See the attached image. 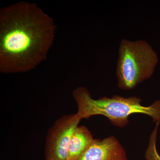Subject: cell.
Masks as SVG:
<instances>
[{"instance_id": "6da1fadb", "label": "cell", "mask_w": 160, "mask_h": 160, "mask_svg": "<svg viewBox=\"0 0 160 160\" xmlns=\"http://www.w3.org/2000/svg\"><path fill=\"white\" fill-rule=\"evenodd\" d=\"M56 27L36 4L18 2L0 10V72L30 71L47 58Z\"/></svg>"}, {"instance_id": "7a4b0ae2", "label": "cell", "mask_w": 160, "mask_h": 160, "mask_svg": "<svg viewBox=\"0 0 160 160\" xmlns=\"http://www.w3.org/2000/svg\"><path fill=\"white\" fill-rule=\"evenodd\" d=\"M72 95L78 107L77 113L82 119L101 115L114 126L124 127L128 125L132 114H142L151 118L155 123L160 124V100L145 106L142 104V99L138 97L114 95L111 98L104 97L94 99L89 90L83 86L77 87Z\"/></svg>"}, {"instance_id": "3957f363", "label": "cell", "mask_w": 160, "mask_h": 160, "mask_svg": "<svg viewBox=\"0 0 160 160\" xmlns=\"http://www.w3.org/2000/svg\"><path fill=\"white\" fill-rule=\"evenodd\" d=\"M158 61L157 55L146 41L133 42L123 39L119 45L117 65L119 88L131 90L151 78Z\"/></svg>"}, {"instance_id": "277c9868", "label": "cell", "mask_w": 160, "mask_h": 160, "mask_svg": "<svg viewBox=\"0 0 160 160\" xmlns=\"http://www.w3.org/2000/svg\"><path fill=\"white\" fill-rule=\"evenodd\" d=\"M77 113L64 115L48 131L45 149L46 160H67L70 138L82 120Z\"/></svg>"}, {"instance_id": "5b68a950", "label": "cell", "mask_w": 160, "mask_h": 160, "mask_svg": "<svg viewBox=\"0 0 160 160\" xmlns=\"http://www.w3.org/2000/svg\"><path fill=\"white\" fill-rule=\"evenodd\" d=\"M77 160H129L126 150L116 138L110 136L96 139Z\"/></svg>"}, {"instance_id": "8992f818", "label": "cell", "mask_w": 160, "mask_h": 160, "mask_svg": "<svg viewBox=\"0 0 160 160\" xmlns=\"http://www.w3.org/2000/svg\"><path fill=\"white\" fill-rule=\"evenodd\" d=\"M91 132L84 126L75 129L69 142L67 160H77L89 149L94 141Z\"/></svg>"}, {"instance_id": "52a82bcc", "label": "cell", "mask_w": 160, "mask_h": 160, "mask_svg": "<svg viewBox=\"0 0 160 160\" xmlns=\"http://www.w3.org/2000/svg\"><path fill=\"white\" fill-rule=\"evenodd\" d=\"M160 124H156L155 127L149 137L148 147L145 152L146 160H160V155L157 148L158 129Z\"/></svg>"}]
</instances>
